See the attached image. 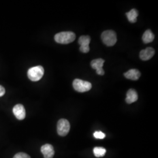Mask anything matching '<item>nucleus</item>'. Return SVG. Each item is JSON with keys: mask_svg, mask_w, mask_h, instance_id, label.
Instances as JSON below:
<instances>
[{"mask_svg": "<svg viewBox=\"0 0 158 158\" xmlns=\"http://www.w3.org/2000/svg\"><path fill=\"white\" fill-rule=\"evenodd\" d=\"M138 98V94L134 89H131L127 93V97L125 101L128 104H131L136 102Z\"/></svg>", "mask_w": 158, "mask_h": 158, "instance_id": "obj_11", "label": "nucleus"}, {"mask_svg": "<svg viewBox=\"0 0 158 158\" xmlns=\"http://www.w3.org/2000/svg\"><path fill=\"white\" fill-rule=\"evenodd\" d=\"M28 77L32 81H38L44 74V69L41 66L30 68L28 71Z\"/></svg>", "mask_w": 158, "mask_h": 158, "instance_id": "obj_2", "label": "nucleus"}, {"mask_svg": "<svg viewBox=\"0 0 158 158\" xmlns=\"http://www.w3.org/2000/svg\"><path fill=\"white\" fill-rule=\"evenodd\" d=\"M102 39L103 43L108 46L114 45L117 40V35L114 31L111 30L103 32L102 34Z\"/></svg>", "mask_w": 158, "mask_h": 158, "instance_id": "obj_3", "label": "nucleus"}, {"mask_svg": "<svg viewBox=\"0 0 158 158\" xmlns=\"http://www.w3.org/2000/svg\"><path fill=\"white\" fill-rule=\"evenodd\" d=\"M70 123L66 119H60L57 122V134L61 136L67 135L70 131Z\"/></svg>", "mask_w": 158, "mask_h": 158, "instance_id": "obj_5", "label": "nucleus"}, {"mask_svg": "<svg viewBox=\"0 0 158 158\" xmlns=\"http://www.w3.org/2000/svg\"><path fill=\"white\" fill-rule=\"evenodd\" d=\"M155 50L152 48L149 47L145 49L142 50L139 53V57L142 60H148L151 59L155 55Z\"/></svg>", "mask_w": 158, "mask_h": 158, "instance_id": "obj_10", "label": "nucleus"}, {"mask_svg": "<svg viewBox=\"0 0 158 158\" xmlns=\"http://www.w3.org/2000/svg\"><path fill=\"white\" fill-rule=\"evenodd\" d=\"M155 38V35L152 32L148 29L147 30L142 36V40L144 44H149L152 42Z\"/></svg>", "mask_w": 158, "mask_h": 158, "instance_id": "obj_13", "label": "nucleus"}, {"mask_svg": "<svg viewBox=\"0 0 158 158\" xmlns=\"http://www.w3.org/2000/svg\"><path fill=\"white\" fill-rule=\"evenodd\" d=\"M13 113L15 117L19 120H23L25 118L26 111L25 109L22 104H18L15 105L12 110Z\"/></svg>", "mask_w": 158, "mask_h": 158, "instance_id": "obj_8", "label": "nucleus"}, {"mask_svg": "<svg viewBox=\"0 0 158 158\" xmlns=\"http://www.w3.org/2000/svg\"><path fill=\"white\" fill-rule=\"evenodd\" d=\"M13 158H31V157L25 153L19 152L17 153Z\"/></svg>", "mask_w": 158, "mask_h": 158, "instance_id": "obj_17", "label": "nucleus"}, {"mask_svg": "<svg viewBox=\"0 0 158 158\" xmlns=\"http://www.w3.org/2000/svg\"><path fill=\"white\" fill-rule=\"evenodd\" d=\"M94 136L97 139H104L106 137L105 134L102 132V131H96L94 133Z\"/></svg>", "mask_w": 158, "mask_h": 158, "instance_id": "obj_16", "label": "nucleus"}, {"mask_svg": "<svg viewBox=\"0 0 158 158\" xmlns=\"http://www.w3.org/2000/svg\"><path fill=\"white\" fill-rule=\"evenodd\" d=\"M126 15L130 23H135L136 21L137 17L138 15V12L135 9H132L130 12H127Z\"/></svg>", "mask_w": 158, "mask_h": 158, "instance_id": "obj_14", "label": "nucleus"}, {"mask_svg": "<svg viewBox=\"0 0 158 158\" xmlns=\"http://www.w3.org/2000/svg\"><path fill=\"white\" fill-rule=\"evenodd\" d=\"M73 86L74 90L80 93H84L90 90L92 85L90 82L84 81L80 79H75L73 82Z\"/></svg>", "mask_w": 158, "mask_h": 158, "instance_id": "obj_4", "label": "nucleus"}, {"mask_svg": "<svg viewBox=\"0 0 158 158\" xmlns=\"http://www.w3.org/2000/svg\"><path fill=\"white\" fill-rule=\"evenodd\" d=\"M93 152L96 157L100 158L106 155V149L102 147H96L93 149Z\"/></svg>", "mask_w": 158, "mask_h": 158, "instance_id": "obj_15", "label": "nucleus"}, {"mask_svg": "<svg viewBox=\"0 0 158 158\" xmlns=\"http://www.w3.org/2000/svg\"><path fill=\"white\" fill-rule=\"evenodd\" d=\"M125 77L127 79L132 80H137L141 76V73L137 69H131L125 73Z\"/></svg>", "mask_w": 158, "mask_h": 158, "instance_id": "obj_12", "label": "nucleus"}, {"mask_svg": "<svg viewBox=\"0 0 158 158\" xmlns=\"http://www.w3.org/2000/svg\"><path fill=\"white\" fill-rule=\"evenodd\" d=\"M6 93V90L4 87L0 85V97H2Z\"/></svg>", "mask_w": 158, "mask_h": 158, "instance_id": "obj_18", "label": "nucleus"}, {"mask_svg": "<svg viewBox=\"0 0 158 158\" xmlns=\"http://www.w3.org/2000/svg\"><path fill=\"white\" fill-rule=\"evenodd\" d=\"M76 38V35L72 32H62L56 34L55 40L58 44H68L73 42Z\"/></svg>", "mask_w": 158, "mask_h": 158, "instance_id": "obj_1", "label": "nucleus"}, {"mask_svg": "<svg viewBox=\"0 0 158 158\" xmlns=\"http://www.w3.org/2000/svg\"><path fill=\"white\" fill-rule=\"evenodd\" d=\"M40 151L44 155L45 158H53L55 155V151L52 145L49 143H46L41 147Z\"/></svg>", "mask_w": 158, "mask_h": 158, "instance_id": "obj_9", "label": "nucleus"}, {"mask_svg": "<svg viewBox=\"0 0 158 158\" xmlns=\"http://www.w3.org/2000/svg\"><path fill=\"white\" fill-rule=\"evenodd\" d=\"M90 37L88 35H83L79 38V44L80 46V51L83 53H88L90 51L89 44L90 43Z\"/></svg>", "mask_w": 158, "mask_h": 158, "instance_id": "obj_6", "label": "nucleus"}, {"mask_svg": "<svg viewBox=\"0 0 158 158\" xmlns=\"http://www.w3.org/2000/svg\"><path fill=\"white\" fill-rule=\"evenodd\" d=\"M104 60L102 58L93 60L91 62V66L93 69H96V73L99 75H104V71L102 69V66L104 63Z\"/></svg>", "mask_w": 158, "mask_h": 158, "instance_id": "obj_7", "label": "nucleus"}]
</instances>
